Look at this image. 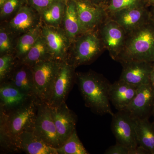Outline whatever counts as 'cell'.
<instances>
[{"instance_id": "ffe728a7", "label": "cell", "mask_w": 154, "mask_h": 154, "mask_svg": "<svg viewBox=\"0 0 154 154\" xmlns=\"http://www.w3.org/2000/svg\"><path fill=\"white\" fill-rule=\"evenodd\" d=\"M34 10L28 5L22 6L9 22V28L17 33L28 32L33 29L39 22L36 23Z\"/></svg>"}, {"instance_id": "52a82bcc", "label": "cell", "mask_w": 154, "mask_h": 154, "mask_svg": "<svg viewBox=\"0 0 154 154\" xmlns=\"http://www.w3.org/2000/svg\"><path fill=\"white\" fill-rule=\"evenodd\" d=\"M75 68L67 60L60 62L49 99L46 103L49 107H56L66 102L76 81Z\"/></svg>"}, {"instance_id": "1f68e13d", "label": "cell", "mask_w": 154, "mask_h": 154, "mask_svg": "<svg viewBox=\"0 0 154 154\" xmlns=\"http://www.w3.org/2000/svg\"><path fill=\"white\" fill-rule=\"evenodd\" d=\"M105 154H131V150L125 146L117 143L108 148L105 152Z\"/></svg>"}, {"instance_id": "d6986e66", "label": "cell", "mask_w": 154, "mask_h": 154, "mask_svg": "<svg viewBox=\"0 0 154 154\" xmlns=\"http://www.w3.org/2000/svg\"><path fill=\"white\" fill-rule=\"evenodd\" d=\"M6 82L11 83L24 94L34 97V81L32 67L19 62L16 65L11 75Z\"/></svg>"}, {"instance_id": "f1b7e54d", "label": "cell", "mask_w": 154, "mask_h": 154, "mask_svg": "<svg viewBox=\"0 0 154 154\" xmlns=\"http://www.w3.org/2000/svg\"><path fill=\"white\" fill-rule=\"evenodd\" d=\"M25 3L26 0H6L0 7L1 18H6L17 13Z\"/></svg>"}, {"instance_id": "6da1fadb", "label": "cell", "mask_w": 154, "mask_h": 154, "mask_svg": "<svg viewBox=\"0 0 154 154\" xmlns=\"http://www.w3.org/2000/svg\"><path fill=\"white\" fill-rule=\"evenodd\" d=\"M39 102L35 98L8 112H0V142L2 148L16 152L15 144L22 133L34 131Z\"/></svg>"}, {"instance_id": "603a6c76", "label": "cell", "mask_w": 154, "mask_h": 154, "mask_svg": "<svg viewBox=\"0 0 154 154\" xmlns=\"http://www.w3.org/2000/svg\"><path fill=\"white\" fill-rule=\"evenodd\" d=\"M54 59L42 34L38 37L28 53L20 62L32 67L34 65L48 60Z\"/></svg>"}, {"instance_id": "4316f807", "label": "cell", "mask_w": 154, "mask_h": 154, "mask_svg": "<svg viewBox=\"0 0 154 154\" xmlns=\"http://www.w3.org/2000/svg\"><path fill=\"white\" fill-rule=\"evenodd\" d=\"M143 6L141 0H110L105 8L108 17L111 14L123 9Z\"/></svg>"}, {"instance_id": "3957f363", "label": "cell", "mask_w": 154, "mask_h": 154, "mask_svg": "<svg viewBox=\"0 0 154 154\" xmlns=\"http://www.w3.org/2000/svg\"><path fill=\"white\" fill-rule=\"evenodd\" d=\"M116 61L121 64L132 61L154 62V20L152 17L126 33L124 46Z\"/></svg>"}, {"instance_id": "d590c367", "label": "cell", "mask_w": 154, "mask_h": 154, "mask_svg": "<svg viewBox=\"0 0 154 154\" xmlns=\"http://www.w3.org/2000/svg\"><path fill=\"white\" fill-rule=\"evenodd\" d=\"M88 1H90V2H91L94 3V4H96V5H97V2H99V1H100V0H88Z\"/></svg>"}, {"instance_id": "44dd1931", "label": "cell", "mask_w": 154, "mask_h": 154, "mask_svg": "<svg viewBox=\"0 0 154 154\" xmlns=\"http://www.w3.org/2000/svg\"><path fill=\"white\" fill-rule=\"evenodd\" d=\"M62 22L64 30L71 42L83 33L75 0H66Z\"/></svg>"}, {"instance_id": "f546056e", "label": "cell", "mask_w": 154, "mask_h": 154, "mask_svg": "<svg viewBox=\"0 0 154 154\" xmlns=\"http://www.w3.org/2000/svg\"><path fill=\"white\" fill-rule=\"evenodd\" d=\"M12 39L10 33L1 28L0 30V53L1 55L10 54L12 50Z\"/></svg>"}, {"instance_id": "8992f818", "label": "cell", "mask_w": 154, "mask_h": 154, "mask_svg": "<svg viewBox=\"0 0 154 154\" xmlns=\"http://www.w3.org/2000/svg\"><path fill=\"white\" fill-rule=\"evenodd\" d=\"M112 116L111 130L117 143L125 146L136 154L138 145L136 119L124 110L118 111Z\"/></svg>"}, {"instance_id": "5b68a950", "label": "cell", "mask_w": 154, "mask_h": 154, "mask_svg": "<svg viewBox=\"0 0 154 154\" xmlns=\"http://www.w3.org/2000/svg\"><path fill=\"white\" fill-rule=\"evenodd\" d=\"M74 42L72 58L69 63L75 68L91 63L105 49L98 31L82 33Z\"/></svg>"}, {"instance_id": "277c9868", "label": "cell", "mask_w": 154, "mask_h": 154, "mask_svg": "<svg viewBox=\"0 0 154 154\" xmlns=\"http://www.w3.org/2000/svg\"><path fill=\"white\" fill-rule=\"evenodd\" d=\"M61 61L48 60L32 66L34 97L39 103L46 104L48 101Z\"/></svg>"}, {"instance_id": "4dcf8cb0", "label": "cell", "mask_w": 154, "mask_h": 154, "mask_svg": "<svg viewBox=\"0 0 154 154\" xmlns=\"http://www.w3.org/2000/svg\"><path fill=\"white\" fill-rule=\"evenodd\" d=\"M57 0H26V4L38 14L55 3Z\"/></svg>"}, {"instance_id": "74e56055", "label": "cell", "mask_w": 154, "mask_h": 154, "mask_svg": "<svg viewBox=\"0 0 154 154\" xmlns=\"http://www.w3.org/2000/svg\"><path fill=\"white\" fill-rule=\"evenodd\" d=\"M152 115H153V116H154V110H153V112ZM153 124H154V120Z\"/></svg>"}, {"instance_id": "4fadbf2b", "label": "cell", "mask_w": 154, "mask_h": 154, "mask_svg": "<svg viewBox=\"0 0 154 154\" xmlns=\"http://www.w3.org/2000/svg\"><path fill=\"white\" fill-rule=\"evenodd\" d=\"M51 112L62 145L75 130L77 116L69 109L66 102L50 107Z\"/></svg>"}, {"instance_id": "83f0119b", "label": "cell", "mask_w": 154, "mask_h": 154, "mask_svg": "<svg viewBox=\"0 0 154 154\" xmlns=\"http://www.w3.org/2000/svg\"><path fill=\"white\" fill-rule=\"evenodd\" d=\"M16 65L15 59L11 54L1 55L0 57V82H6L11 75Z\"/></svg>"}, {"instance_id": "5bb4252c", "label": "cell", "mask_w": 154, "mask_h": 154, "mask_svg": "<svg viewBox=\"0 0 154 154\" xmlns=\"http://www.w3.org/2000/svg\"><path fill=\"white\" fill-rule=\"evenodd\" d=\"M151 17L150 12L143 6L123 9L108 16L120 25L126 33L140 27Z\"/></svg>"}, {"instance_id": "30bf717a", "label": "cell", "mask_w": 154, "mask_h": 154, "mask_svg": "<svg viewBox=\"0 0 154 154\" xmlns=\"http://www.w3.org/2000/svg\"><path fill=\"white\" fill-rule=\"evenodd\" d=\"M34 131L53 147L57 148L62 146L51 116L50 107L45 103L38 104Z\"/></svg>"}, {"instance_id": "836d02e7", "label": "cell", "mask_w": 154, "mask_h": 154, "mask_svg": "<svg viewBox=\"0 0 154 154\" xmlns=\"http://www.w3.org/2000/svg\"><path fill=\"white\" fill-rule=\"evenodd\" d=\"M150 12L152 18L154 20V7H152L151 10L150 11Z\"/></svg>"}, {"instance_id": "d4e9b609", "label": "cell", "mask_w": 154, "mask_h": 154, "mask_svg": "<svg viewBox=\"0 0 154 154\" xmlns=\"http://www.w3.org/2000/svg\"><path fill=\"white\" fill-rule=\"evenodd\" d=\"M66 0H57L40 14L46 25L59 26L63 22Z\"/></svg>"}, {"instance_id": "8fae6325", "label": "cell", "mask_w": 154, "mask_h": 154, "mask_svg": "<svg viewBox=\"0 0 154 154\" xmlns=\"http://www.w3.org/2000/svg\"><path fill=\"white\" fill-rule=\"evenodd\" d=\"M42 36L54 59L67 60L68 51L71 41L64 29L59 26H42Z\"/></svg>"}, {"instance_id": "9c48e42d", "label": "cell", "mask_w": 154, "mask_h": 154, "mask_svg": "<svg viewBox=\"0 0 154 154\" xmlns=\"http://www.w3.org/2000/svg\"><path fill=\"white\" fill-rule=\"evenodd\" d=\"M83 33L98 31L108 18L105 8L88 0H75Z\"/></svg>"}, {"instance_id": "9a60e30c", "label": "cell", "mask_w": 154, "mask_h": 154, "mask_svg": "<svg viewBox=\"0 0 154 154\" xmlns=\"http://www.w3.org/2000/svg\"><path fill=\"white\" fill-rule=\"evenodd\" d=\"M153 63L132 61L122 63L123 68L119 79L137 87L149 84Z\"/></svg>"}, {"instance_id": "7a4b0ae2", "label": "cell", "mask_w": 154, "mask_h": 154, "mask_svg": "<svg viewBox=\"0 0 154 154\" xmlns=\"http://www.w3.org/2000/svg\"><path fill=\"white\" fill-rule=\"evenodd\" d=\"M76 81L87 107L99 115L114 114L109 99L111 84L107 79L91 71L76 73Z\"/></svg>"}, {"instance_id": "e575fe53", "label": "cell", "mask_w": 154, "mask_h": 154, "mask_svg": "<svg viewBox=\"0 0 154 154\" xmlns=\"http://www.w3.org/2000/svg\"><path fill=\"white\" fill-rule=\"evenodd\" d=\"M146 1L150 4H152V7H154V0H146Z\"/></svg>"}, {"instance_id": "8d00e7d4", "label": "cell", "mask_w": 154, "mask_h": 154, "mask_svg": "<svg viewBox=\"0 0 154 154\" xmlns=\"http://www.w3.org/2000/svg\"><path fill=\"white\" fill-rule=\"evenodd\" d=\"M5 1L6 0H0V7H1V6H2L3 3L5 2Z\"/></svg>"}, {"instance_id": "2e32d148", "label": "cell", "mask_w": 154, "mask_h": 154, "mask_svg": "<svg viewBox=\"0 0 154 154\" xmlns=\"http://www.w3.org/2000/svg\"><path fill=\"white\" fill-rule=\"evenodd\" d=\"M16 152L28 154H57L56 148L46 143L33 131H25L18 137L15 144Z\"/></svg>"}, {"instance_id": "cb8c5ba5", "label": "cell", "mask_w": 154, "mask_h": 154, "mask_svg": "<svg viewBox=\"0 0 154 154\" xmlns=\"http://www.w3.org/2000/svg\"><path fill=\"white\" fill-rule=\"evenodd\" d=\"M42 23H39L33 29L23 33L18 39L16 48V57L21 60L35 44L41 34Z\"/></svg>"}, {"instance_id": "ba28073f", "label": "cell", "mask_w": 154, "mask_h": 154, "mask_svg": "<svg viewBox=\"0 0 154 154\" xmlns=\"http://www.w3.org/2000/svg\"><path fill=\"white\" fill-rule=\"evenodd\" d=\"M99 36L105 49L116 60L124 46L126 33L116 22L108 17L99 27Z\"/></svg>"}, {"instance_id": "7402d4cb", "label": "cell", "mask_w": 154, "mask_h": 154, "mask_svg": "<svg viewBox=\"0 0 154 154\" xmlns=\"http://www.w3.org/2000/svg\"><path fill=\"white\" fill-rule=\"evenodd\" d=\"M149 119H136L137 138L138 146L154 154V124Z\"/></svg>"}, {"instance_id": "ac0fdd59", "label": "cell", "mask_w": 154, "mask_h": 154, "mask_svg": "<svg viewBox=\"0 0 154 154\" xmlns=\"http://www.w3.org/2000/svg\"><path fill=\"white\" fill-rule=\"evenodd\" d=\"M138 87L119 80L110 85L109 92L110 102L118 111L124 110L135 96Z\"/></svg>"}, {"instance_id": "e0dca14e", "label": "cell", "mask_w": 154, "mask_h": 154, "mask_svg": "<svg viewBox=\"0 0 154 154\" xmlns=\"http://www.w3.org/2000/svg\"><path fill=\"white\" fill-rule=\"evenodd\" d=\"M35 98L24 94L8 82L0 85V107L1 112H6L25 105Z\"/></svg>"}, {"instance_id": "484cf974", "label": "cell", "mask_w": 154, "mask_h": 154, "mask_svg": "<svg viewBox=\"0 0 154 154\" xmlns=\"http://www.w3.org/2000/svg\"><path fill=\"white\" fill-rule=\"evenodd\" d=\"M57 154H88L78 136L76 129L60 147L56 148Z\"/></svg>"}, {"instance_id": "d6a6232c", "label": "cell", "mask_w": 154, "mask_h": 154, "mask_svg": "<svg viewBox=\"0 0 154 154\" xmlns=\"http://www.w3.org/2000/svg\"><path fill=\"white\" fill-rule=\"evenodd\" d=\"M150 82L154 89V62L153 63L152 67L151 72Z\"/></svg>"}, {"instance_id": "7c38bea8", "label": "cell", "mask_w": 154, "mask_h": 154, "mask_svg": "<svg viewBox=\"0 0 154 154\" xmlns=\"http://www.w3.org/2000/svg\"><path fill=\"white\" fill-rule=\"evenodd\" d=\"M154 109V89L151 83L139 86L137 93L124 109L135 119H149Z\"/></svg>"}]
</instances>
